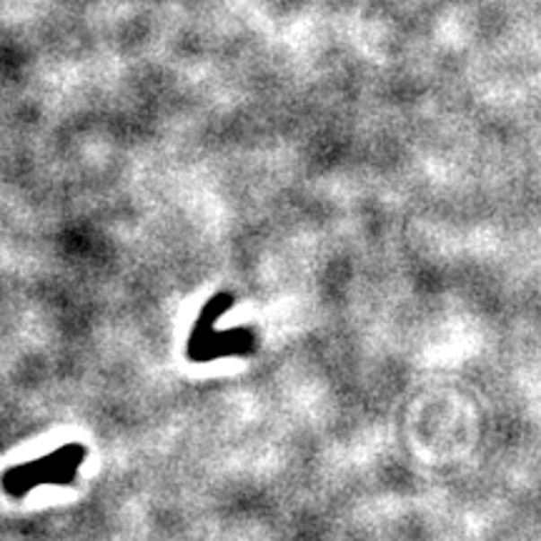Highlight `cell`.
Returning a JSON list of instances; mask_svg holds the SVG:
<instances>
[{
  "label": "cell",
  "instance_id": "6da1fadb",
  "mask_svg": "<svg viewBox=\"0 0 541 541\" xmlns=\"http://www.w3.org/2000/svg\"><path fill=\"white\" fill-rule=\"evenodd\" d=\"M85 449L78 444H68L53 451L48 457L36 458L23 467H13L3 474V489L15 499H21L31 489L40 484H71L75 479V471L83 464Z\"/></svg>",
  "mask_w": 541,
  "mask_h": 541
}]
</instances>
